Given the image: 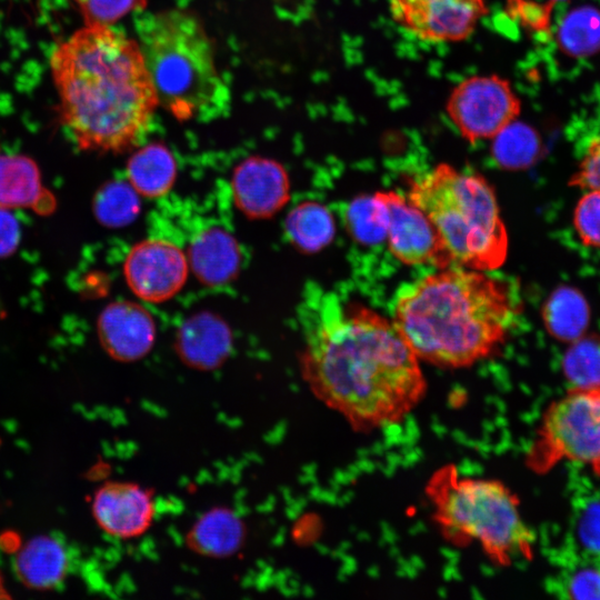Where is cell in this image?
<instances>
[{
  "label": "cell",
  "instance_id": "obj_1",
  "mask_svg": "<svg viewBox=\"0 0 600 600\" xmlns=\"http://www.w3.org/2000/svg\"><path fill=\"white\" fill-rule=\"evenodd\" d=\"M299 318L303 380L354 431L399 423L424 398L420 360L392 320L319 288L308 289Z\"/></svg>",
  "mask_w": 600,
  "mask_h": 600
},
{
  "label": "cell",
  "instance_id": "obj_2",
  "mask_svg": "<svg viewBox=\"0 0 600 600\" xmlns=\"http://www.w3.org/2000/svg\"><path fill=\"white\" fill-rule=\"evenodd\" d=\"M50 67L62 122L80 149L120 153L138 143L159 100L137 40L84 24L57 46Z\"/></svg>",
  "mask_w": 600,
  "mask_h": 600
},
{
  "label": "cell",
  "instance_id": "obj_3",
  "mask_svg": "<svg viewBox=\"0 0 600 600\" xmlns=\"http://www.w3.org/2000/svg\"><path fill=\"white\" fill-rule=\"evenodd\" d=\"M519 312L508 283L449 266L402 286L392 321L420 361L459 369L499 351Z\"/></svg>",
  "mask_w": 600,
  "mask_h": 600
},
{
  "label": "cell",
  "instance_id": "obj_4",
  "mask_svg": "<svg viewBox=\"0 0 600 600\" xmlns=\"http://www.w3.org/2000/svg\"><path fill=\"white\" fill-rule=\"evenodd\" d=\"M408 199L437 231L448 266L489 271L508 254V233L494 190L478 173L439 163L411 180Z\"/></svg>",
  "mask_w": 600,
  "mask_h": 600
},
{
  "label": "cell",
  "instance_id": "obj_5",
  "mask_svg": "<svg viewBox=\"0 0 600 600\" xmlns=\"http://www.w3.org/2000/svg\"><path fill=\"white\" fill-rule=\"evenodd\" d=\"M426 496L439 531L454 547L478 543L500 567L532 558L533 532L518 497L501 481L461 476L454 464H446L428 479Z\"/></svg>",
  "mask_w": 600,
  "mask_h": 600
},
{
  "label": "cell",
  "instance_id": "obj_6",
  "mask_svg": "<svg viewBox=\"0 0 600 600\" xmlns=\"http://www.w3.org/2000/svg\"><path fill=\"white\" fill-rule=\"evenodd\" d=\"M138 43L159 100L178 120L203 112L222 86L212 40L200 19L183 9L151 13Z\"/></svg>",
  "mask_w": 600,
  "mask_h": 600
},
{
  "label": "cell",
  "instance_id": "obj_7",
  "mask_svg": "<svg viewBox=\"0 0 600 600\" xmlns=\"http://www.w3.org/2000/svg\"><path fill=\"white\" fill-rule=\"evenodd\" d=\"M562 460L588 464L600 476V388L570 389L544 411L526 466L543 474Z\"/></svg>",
  "mask_w": 600,
  "mask_h": 600
},
{
  "label": "cell",
  "instance_id": "obj_8",
  "mask_svg": "<svg viewBox=\"0 0 600 600\" xmlns=\"http://www.w3.org/2000/svg\"><path fill=\"white\" fill-rule=\"evenodd\" d=\"M521 102L510 82L498 74H474L450 92L446 112L470 143L492 139L520 114Z\"/></svg>",
  "mask_w": 600,
  "mask_h": 600
},
{
  "label": "cell",
  "instance_id": "obj_9",
  "mask_svg": "<svg viewBox=\"0 0 600 600\" xmlns=\"http://www.w3.org/2000/svg\"><path fill=\"white\" fill-rule=\"evenodd\" d=\"M392 20L424 42L466 40L487 13L486 0H389Z\"/></svg>",
  "mask_w": 600,
  "mask_h": 600
},
{
  "label": "cell",
  "instance_id": "obj_10",
  "mask_svg": "<svg viewBox=\"0 0 600 600\" xmlns=\"http://www.w3.org/2000/svg\"><path fill=\"white\" fill-rule=\"evenodd\" d=\"M373 196L384 209L388 248L400 262L449 267L437 231L422 210L393 190Z\"/></svg>",
  "mask_w": 600,
  "mask_h": 600
},
{
  "label": "cell",
  "instance_id": "obj_11",
  "mask_svg": "<svg viewBox=\"0 0 600 600\" xmlns=\"http://www.w3.org/2000/svg\"><path fill=\"white\" fill-rule=\"evenodd\" d=\"M123 272L137 297L149 302H161L176 296L183 287L188 259L176 244L149 239L130 250Z\"/></svg>",
  "mask_w": 600,
  "mask_h": 600
},
{
  "label": "cell",
  "instance_id": "obj_12",
  "mask_svg": "<svg viewBox=\"0 0 600 600\" xmlns=\"http://www.w3.org/2000/svg\"><path fill=\"white\" fill-rule=\"evenodd\" d=\"M91 513L98 527L117 539L142 536L154 517L152 494L140 484L111 481L93 494Z\"/></svg>",
  "mask_w": 600,
  "mask_h": 600
},
{
  "label": "cell",
  "instance_id": "obj_13",
  "mask_svg": "<svg viewBox=\"0 0 600 600\" xmlns=\"http://www.w3.org/2000/svg\"><path fill=\"white\" fill-rule=\"evenodd\" d=\"M236 203L251 218H268L289 199V178L277 161L252 156L239 163L232 173Z\"/></svg>",
  "mask_w": 600,
  "mask_h": 600
},
{
  "label": "cell",
  "instance_id": "obj_14",
  "mask_svg": "<svg viewBox=\"0 0 600 600\" xmlns=\"http://www.w3.org/2000/svg\"><path fill=\"white\" fill-rule=\"evenodd\" d=\"M97 328L104 351L122 362L143 358L151 350L156 338L151 314L131 301L107 306L99 316Z\"/></svg>",
  "mask_w": 600,
  "mask_h": 600
},
{
  "label": "cell",
  "instance_id": "obj_15",
  "mask_svg": "<svg viewBox=\"0 0 600 600\" xmlns=\"http://www.w3.org/2000/svg\"><path fill=\"white\" fill-rule=\"evenodd\" d=\"M70 559L62 542L50 534H37L27 540L13 558L19 581L31 590L57 588L66 579Z\"/></svg>",
  "mask_w": 600,
  "mask_h": 600
},
{
  "label": "cell",
  "instance_id": "obj_16",
  "mask_svg": "<svg viewBox=\"0 0 600 600\" xmlns=\"http://www.w3.org/2000/svg\"><path fill=\"white\" fill-rule=\"evenodd\" d=\"M188 260L200 281L211 286L223 284L239 271L240 248L229 232L213 227L193 239Z\"/></svg>",
  "mask_w": 600,
  "mask_h": 600
},
{
  "label": "cell",
  "instance_id": "obj_17",
  "mask_svg": "<svg viewBox=\"0 0 600 600\" xmlns=\"http://www.w3.org/2000/svg\"><path fill=\"white\" fill-rule=\"evenodd\" d=\"M180 357L198 369H213L228 356L231 334L218 317L198 314L190 318L177 334Z\"/></svg>",
  "mask_w": 600,
  "mask_h": 600
},
{
  "label": "cell",
  "instance_id": "obj_18",
  "mask_svg": "<svg viewBox=\"0 0 600 600\" xmlns=\"http://www.w3.org/2000/svg\"><path fill=\"white\" fill-rule=\"evenodd\" d=\"M41 184L36 162L24 156L0 154V206L33 208L47 212L52 200Z\"/></svg>",
  "mask_w": 600,
  "mask_h": 600
},
{
  "label": "cell",
  "instance_id": "obj_19",
  "mask_svg": "<svg viewBox=\"0 0 600 600\" xmlns=\"http://www.w3.org/2000/svg\"><path fill=\"white\" fill-rule=\"evenodd\" d=\"M130 186L139 194L158 198L167 193L177 177V162L161 143H150L136 151L128 161Z\"/></svg>",
  "mask_w": 600,
  "mask_h": 600
},
{
  "label": "cell",
  "instance_id": "obj_20",
  "mask_svg": "<svg viewBox=\"0 0 600 600\" xmlns=\"http://www.w3.org/2000/svg\"><path fill=\"white\" fill-rule=\"evenodd\" d=\"M590 309L577 289L562 286L551 292L542 308V320L557 340L572 342L586 333Z\"/></svg>",
  "mask_w": 600,
  "mask_h": 600
},
{
  "label": "cell",
  "instance_id": "obj_21",
  "mask_svg": "<svg viewBox=\"0 0 600 600\" xmlns=\"http://www.w3.org/2000/svg\"><path fill=\"white\" fill-rule=\"evenodd\" d=\"M286 231L298 249L314 253L331 242L336 227L332 214L324 206L306 201L289 212Z\"/></svg>",
  "mask_w": 600,
  "mask_h": 600
},
{
  "label": "cell",
  "instance_id": "obj_22",
  "mask_svg": "<svg viewBox=\"0 0 600 600\" xmlns=\"http://www.w3.org/2000/svg\"><path fill=\"white\" fill-rule=\"evenodd\" d=\"M491 140V156L496 163L503 169L528 168L537 161L541 153L539 134L531 127L517 120L509 123Z\"/></svg>",
  "mask_w": 600,
  "mask_h": 600
},
{
  "label": "cell",
  "instance_id": "obj_23",
  "mask_svg": "<svg viewBox=\"0 0 600 600\" xmlns=\"http://www.w3.org/2000/svg\"><path fill=\"white\" fill-rule=\"evenodd\" d=\"M562 372L570 389L600 388V334H583L570 342Z\"/></svg>",
  "mask_w": 600,
  "mask_h": 600
},
{
  "label": "cell",
  "instance_id": "obj_24",
  "mask_svg": "<svg viewBox=\"0 0 600 600\" xmlns=\"http://www.w3.org/2000/svg\"><path fill=\"white\" fill-rule=\"evenodd\" d=\"M560 47L571 56H588L600 49V12L579 8L561 22L558 32Z\"/></svg>",
  "mask_w": 600,
  "mask_h": 600
},
{
  "label": "cell",
  "instance_id": "obj_25",
  "mask_svg": "<svg viewBox=\"0 0 600 600\" xmlns=\"http://www.w3.org/2000/svg\"><path fill=\"white\" fill-rule=\"evenodd\" d=\"M97 219L107 227L129 223L138 213L137 192L127 183L114 181L102 186L93 201Z\"/></svg>",
  "mask_w": 600,
  "mask_h": 600
},
{
  "label": "cell",
  "instance_id": "obj_26",
  "mask_svg": "<svg viewBox=\"0 0 600 600\" xmlns=\"http://www.w3.org/2000/svg\"><path fill=\"white\" fill-rule=\"evenodd\" d=\"M346 226L358 242L379 243L386 239L384 209L374 196L359 197L346 210Z\"/></svg>",
  "mask_w": 600,
  "mask_h": 600
},
{
  "label": "cell",
  "instance_id": "obj_27",
  "mask_svg": "<svg viewBox=\"0 0 600 600\" xmlns=\"http://www.w3.org/2000/svg\"><path fill=\"white\" fill-rule=\"evenodd\" d=\"M196 547L211 554L232 551L239 543L240 526L227 512H212L194 528Z\"/></svg>",
  "mask_w": 600,
  "mask_h": 600
},
{
  "label": "cell",
  "instance_id": "obj_28",
  "mask_svg": "<svg viewBox=\"0 0 600 600\" xmlns=\"http://www.w3.org/2000/svg\"><path fill=\"white\" fill-rule=\"evenodd\" d=\"M86 26H108L142 9L147 0H73Z\"/></svg>",
  "mask_w": 600,
  "mask_h": 600
},
{
  "label": "cell",
  "instance_id": "obj_29",
  "mask_svg": "<svg viewBox=\"0 0 600 600\" xmlns=\"http://www.w3.org/2000/svg\"><path fill=\"white\" fill-rule=\"evenodd\" d=\"M573 221L581 240L600 248V190H590L579 200Z\"/></svg>",
  "mask_w": 600,
  "mask_h": 600
},
{
  "label": "cell",
  "instance_id": "obj_30",
  "mask_svg": "<svg viewBox=\"0 0 600 600\" xmlns=\"http://www.w3.org/2000/svg\"><path fill=\"white\" fill-rule=\"evenodd\" d=\"M562 584L568 598L600 599V564H587L570 570Z\"/></svg>",
  "mask_w": 600,
  "mask_h": 600
},
{
  "label": "cell",
  "instance_id": "obj_31",
  "mask_svg": "<svg viewBox=\"0 0 600 600\" xmlns=\"http://www.w3.org/2000/svg\"><path fill=\"white\" fill-rule=\"evenodd\" d=\"M576 536L589 556L600 557V500L588 502L579 512Z\"/></svg>",
  "mask_w": 600,
  "mask_h": 600
},
{
  "label": "cell",
  "instance_id": "obj_32",
  "mask_svg": "<svg viewBox=\"0 0 600 600\" xmlns=\"http://www.w3.org/2000/svg\"><path fill=\"white\" fill-rule=\"evenodd\" d=\"M571 183L587 191L600 190V138L590 143Z\"/></svg>",
  "mask_w": 600,
  "mask_h": 600
},
{
  "label": "cell",
  "instance_id": "obj_33",
  "mask_svg": "<svg viewBox=\"0 0 600 600\" xmlns=\"http://www.w3.org/2000/svg\"><path fill=\"white\" fill-rule=\"evenodd\" d=\"M20 228L8 208L0 206V257L12 253L19 243Z\"/></svg>",
  "mask_w": 600,
  "mask_h": 600
},
{
  "label": "cell",
  "instance_id": "obj_34",
  "mask_svg": "<svg viewBox=\"0 0 600 600\" xmlns=\"http://www.w3.org/2000/svg\"><path fill=\"white\" fill-rule=\"evenodd\" d=\"M0 316H1V304H0Z\"/></svg>",
  "mask_w": 600,
  "mask_h": 600
}]
</instances>
